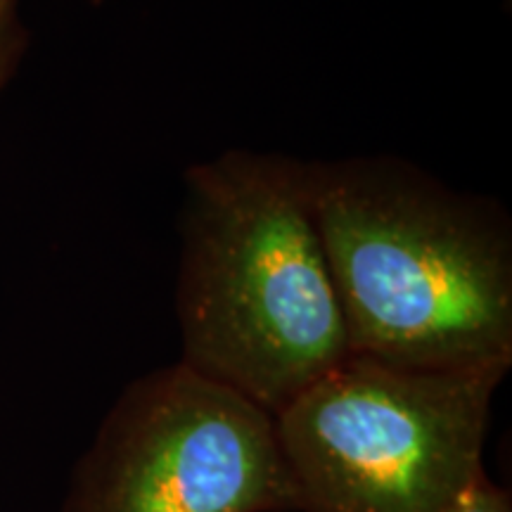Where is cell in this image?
I'll use <instances>...</instances> for the list:
<instances>
[{
    "label": "cell",
    "instance_id": "obj_1",
    "mask_svg": "<svg viewBox=\"0 0 512 512\" xmlns=\"http://www.w3.org/2000/svg\"><path fill=\"white\" fill-rule=\"evenodd\" d=\"M351 356L413 370L512 363L503 209L396 159L306 164Z\"/></svg>",
    "mask_w": 512,
    "mask_h": 512
},
{
    "label": "cell",
    "instance_id": "obj_2",
    "mask_svg": "<svg viewBox=\"0 0 512 512\" xmlns=\"http://www.w3.org/2000/svg\"><path fill=\"white\" fill-rule=\"evenodd\" d=\"M181 363L278 415L349 356L306 164L230 150L185 174Z\"/></svg>",
    "mask_w": 512,
    "mask_h": 512
},
{
    "label": "cell",
    "instance_id": "obj_3",
    "mask_svg": "<svg viewBox=\"0 0 512 512\" xmlns=\"http://www.w3.org/2000/svg\"><path fill=\"white\" fill-rule=\"evenodd\" d=\"M503 377L349 354L273 415L299 512H448L486 472Z\"/></svg>",
    "mask_w": 512,
    "mask_h": 512
},
{
    "label": "cell",
    "instance_id": "obj_4",
    "mask_svg": "<svg viewBox=\"0 0 512 512\" xmlns=\"http://www.w3.org/2000/svg\"><path fill=\"white\" fill-rule=\"evenodd\" d=\"M64 512H299L275 418L185 363L124 389Z\"/></svg>",
    "mask_w": 512,
    "mask_h": 512
},
{
    "label": "cell",
    "instance_id": "obj_5",
    "mask_svg": "<svg viewBox=\"0 0 512 512\" xmlns=\"http://www.w3.org/2000/svg\"><path fill=\"white\" fill-rule=\"evenodd\" d=\"M24 43H27V34L19 22L15 0H0V91L15 72L19 57L24 53Z\"/></svg>",
    "mask_w": 512,
    "mask_h": 512
},
{
    "label": "cell",
    "instance_id": "obj_6",
    "mask_svg": "<svg viewBox=\"0 0 512 512\" xmlns=\"http://www.w3.org/2000/svg\"><path fill=\"white\" fill-rule=\"evenodd\" d=\"M448 512H512L510 494L482 472Z\"/></svg>",
    "mask_w": 512,
    "mask_h": 512
},
{
    "label": "cell",
    "instance_id": "obj_7",
    "mask_svg": "<svg viewBox=\"0 0 512 512\" xmlns=\"http://www.w3.org/2000/svg\"><path fill=\"white\" fill-rule=\"evenodd\" d=\"M93 3H100V0H93Z\"/></svg>",
    "mask_w": 512,
    "mask_h": 512
}]
</instances>
